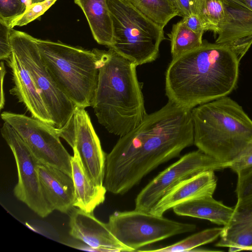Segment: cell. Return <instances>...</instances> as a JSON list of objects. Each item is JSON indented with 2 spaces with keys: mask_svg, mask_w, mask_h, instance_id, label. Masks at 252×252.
<instances>
[{
  "mask_svg": "<svg viewBox=\"0 0 252 252\" xmlns=\"http://www.w3.org/2000/svg\"><path fill=\"white\" fill-rule=\"evenodd\" d=\"M23 139L39 163L58 168L72 177L71 158L53 126L33 117L4 111L1 114Z\"/></svg>",
  "mask_w": 252,
  "mask_h": 252,
  "instance_id": "obj_9",
  "label": "cell"
},
{
  "mask_svg": "<svg viewBox=\"0 0 252 252\" xmlns=\"http://www.w3.org/2000/svg\"><path fill=\"white\" fill-rule=\"evenodd\" d=\"M56 129L59 136L77 151L92 182L96 186H103L106 155L85 108L76 107L69 123Z\"/></svg>",
  "mask_w": 252,
  "mask_h": 252,
  "instance_id": "obj_12",
  "label": "cell"
},
{
  "mask_svg": "<svg viewBox=\"0 0 252 252\" xmlns=\"http://www.w3.org/2000/svg\"><path fill=\"white\" fill-rule=\"evenodd\" d=\"M172 209L178 216L204 219L223 226L228 224L233 212V208L217 201L213 196L191 200Z\"/></svg>",
  "mask_w": 252,
  "mask_h": 252,
  "instance_id": "obj_21",
  "label": "cell"
},
{
  "mask_svg": "<svg viewBox=\"0 0 252 252\" xmlns=\"http://www.w3.org/2000/svg\"><path fill=\"white\" fill-rule=\"evenodd\" d=\"M193 144L218 161L228 164L252 140V120L226 96L191 109Z\"/></svg>",
  "mask_w": 252,
  "mask_h": 252,
  "instance_id": "obj_4",
  "label": "cell"
},
{
  "mask_svg": "<svg viewBox=\"0 0 252 252\" xmlns=\"http://www.w3.org/2000/svg\"><path fill=\"white\" fill-rule=\"evenodd\" d=\"M35 40L43 62L60 89L76 107H92L99 73L94 49Z\"/></svg>",
  "mask_w": 252,
  "mask_h": 252,
  "instance_id": "obj_5",
  "label": "cell"
},
{
  "mask_svg": "<svg viewBox=\"0 0 252 252\" xmlns=\"http://www.w3.org/2000/svg\"><path fill=\"white\" fill-rule=\"evenodd\" d=\"M27 6L24 0H0V20L10 27L12 23L25 12Z\"/></svg>",
  "mask_w": 252,
  "mask_h": 252,
  "instance_id": "obj_27",
  "label": "cell"
},
{
  "mask_svg": "<svg viewBox=\"0 0 252 252\" xmlns=\"http://www.w3.org/2000/svg\"><path fill=\"white\" fill-rule=\"evenodd\" d=\"M0 84H1V91H0V109H3L5 104V97L4 93L3 88V83L4 81V78L6 74V70L4 65L3 61H1L0 63Z\"/></svg>",
  "mask_w": 252,
  "mask_h": 252,
  "instance_id": "obj_33",
  "label": "cell"
},
{
  "mask_svg": "<svg viewBox=\"0 0 252 252\" xmlns=\"http://www.w3.org/2000/svg\"><path fill=\"white\" fill-rule=\"evenodd\" d=\"M113 26L111 48L136 66L155 61L164 39L163 28L147 18L127 0H107Z\"/></svg>",
  "mask_w": 252,
  "mask_h": 252,
  "instance_id": "obj_6",
  "label": "cell"
},
{
  "mask_svg": "<svg viewBox=\"0 0 252 252\" xmlns=\"http://www.w3.org/2000/svg\"><path fill=\"white\" fill-rule=\"evenodd\" d=\"M232 0V1L237 2H238V3H241V1L240 0Z\"/></svg>",
  "mask_w": 252,
  "mask_h": 252,
  "instance_id": "obj_37",
  "label": "cell"
},
{
  "mask_svg": "<svg viewBox=\"0 0 252 252\" xmlns=\"http://www.w3.org/2000/svg\"><path fill=\"white\" fill-rule=\"evenodd\" d=\"M240 62L228 47L203 41L172 60L165 73L168 101L192 109L228 96L237 86Z\"/></svg>",
  "mask_w": 252,
  "mask_h": 252,
  "instance_id": "obj_2",
  "label": "cell"
},
{
  "mask_svg": "<svg viewBox=\"0 0 252 252\" xmlns=\"http://www.w3.org/2000/svg\"><path fill=\"white\" fill-rule=\"evenodd\" d=\"M168 36L172 59L198 47L203 43V35L193 32L180 21L173 25Z\"/></svg>",
  "mask_w": 252,
  "mask_h": 252,
  "instance_id": "obj_24",
  "label": "cell"
},
{
  "mask_svg": "<svg viewBox=\"0 0 252 252\" xmlns=\"http://www.w3.org/2000/svg\"><path fill=\"white\" fill-rule=\"evenodd\" d=\"M244 251H252V246L246 248Z\"/></svg>",
  "mask_w": 252,
  "mask_h": 252,
  "instance_id": "obj_36",
  "label": "cell"
},
{
  "mask_svg": "<svg viewBox=\"0 0 252 252\" xmlns=\"http://www.w3.org/2000/svg\"><path fill=\"white\" fill-rule=\"evenodd\" d=\"M57 0H46L28 4L25 12L12 23L10 28L23 26L34 21L43 15Z\"/></svg>",
  "mask_w": 252,
  "mask_h": 252,
  "instance_id": "obj_26",
  "label": "cell"
},
{
  "mask_svg": "<svg viewBox=\"0 0 252 252\" xmlns=\"http://www.w3.org/2000/svg\"><path fill=\"white\" fill-rule=\"evenodd\" d=\"M223 227L216 246L228 247L231 252L252 246V196L238 198L230 221Z\"/></svg>",
  "mask_w": 252,
  "mask_h": 252,
  "instance_id": "obj_18",
  "label": "cell"
},
{
  "mask_svg": "<svg viewBox=\"0 0 252 252\" xmlns=\"http://www.w3.org/2000/svg\"><path fill=\"white\" fill-rule=\"evenodd\" d=\"M223 227H215L194 233L173 244L154 250H140L138 251L160 252H192L201 246L212 242L221 234Z\"/></svg>",
  "mask_w": 252,
  "mask_h": 252,
  "instance_id": "obj_25",
  "label": "cell"
},
{
  "mask_svg": "<svg viewBox=\"0 0 252 252\" xmlns=\"http://www.w3.org/2000/svg\"><path fill=\"white\" fill-rule=\"evenodd\" d=\"M214 171L207 170L189 177L169 190L152 208L150 213L163 216V214L183 203L213 196L217 180Z\"/></svg>",
  "mask_w": 252,
  "mask_h": 252,
  "instance_id": "obj_15",
  "label": "cell"
},
{
  "mask_svg": "<svg viewBox=\"0 0 252 252\" xmlns=\"http://www.w3.org/2000/svg\"><path fill=\"white\" fill-rule=\"evenodd\" d=\"M228 168L199 150L184 155L160 172L138 194L135 199L137 211L150 213L154 206L171 189L200 172Z\"/></svg>",
  "mask_w": 252,
  "mask_h": 252,
  "instance_id": "obj_10",
  "label": "cell"
},
{
  "mask_svg": "<svg viewBox=\"0 0 252 252\" xmlns=\"http://www.w3.org/2000/svg\"><path fill=\"white\" fill-rule=\"evenodd\" d=\"M10 68L14 86L10 90L23 104L32 117L54 126L46 106L31 74L20 59L12 51L6 60Z\"/></svg>",
  "mask_w": 252,
  "mask_h": 252,
  "instance_id": "obj_16",
  "label": "cell"
},
{
  "mask_svg": "<svg viewBox=\"0 0 252 252\" xmlns=\"http://www.w3.org/2000/svg\"><path fill=\"white\" fill-rule=\"evenodd\" d=\"M193 142L191 109L168 101L121 136L106 155L103 186L113 194H124Z\"/></svg>",
  "mask_w": 252,
  "mask_h": 252,
  "instance_id": "obj_1",
  "label": "cell"
},
{
  "mask_svg": "<svg viewBox=\"0 0 252 252\" xmlns=\"http://www.w3.org/2000/svg\"><path fill=\"white\" fill-rule=\"evenodd\" d=\"M94 50L99 73L92 107L98 123L121 137L147 115L137 66L112 48Z\"/></svg>",
  "mask_w": 252,
  "mask_h": 252,
  "instance_id": "obj_3",
  "label": "cell"
},
{
  "mask_svg": "<svg viewBox=\"0 0 252 252\" xmlns=\"http://www.w3.org/2000/svg\"><path fill=\"white\" fill-rule=\"evenodd\" d=\"M71 158L72 178L74 183L75 199L73 206L88 213L105 200L106 189L104 186L95 185L87 175L77 151L73 149Z\"/></svg>",
  "mask_w": 252,
  "mask_h": 252,
  "instance_id": "obj_19",
  "label": "cell"
},
{
  "mask_svg": "<svg viewBox=\"0 0 252 252\" xmlns=\"http://www.w3.org/2000/svg\"><path fill=\"white\" fill-rule=\"evenodd\" d=\"M83 11L94 40L111 48L113 26L107 0H74Z\"/></svg>",
  "mask_w": 252,
  "mask_h": 252,
  "instance_id": "obj_20",
  "label": "cell"
},
{
  "mask_svg": "<svg viewBox=\"0 0 252 252\" xmlns=\"http://www.w3.org/2000/svg\"><path fill=\"white\" fill-rule=\"evenodd\" d=\"M141 14L162 28L179 16L173 0H127Z\"/></svg>",
  "mask_w": 252,
  "mask_h": 252,
  "instance_id": "obj_22",
  "label": "cell"
},
{
  "mask_svg": "<svg viewBox=\"0 0 252 252\" xmlns=\"http://www.w3.org/2000/svg\"><path fill=\"white\" fill-rule=\"evenodd\" d=\"M179 16L186 17L193 14L194 0H173Z\"/></svg>",
  "mask_w": 252,
  "mask_h": 252,
  "instance_id": "obj_32",
  "label": "cell"
},
{
  "mask_svg": "<svg viewBox=\"0 0 252 252\" xmlns=\"http://www.w3.org/2000/svg\"><path fill=\"white\" fill-rule=\"evenodd\" d=\"M11 28L0 20V59L7 60L11 55L12 49L10 42Z\"/></svg>",
  "mask_w": 252,
  "mask_h": 252,
  "instance_id": "obj_30",
  "label": "cell"
},
{
  "mask_svg": "<svg viewBox=\"0 0 252 252\" xmlns=\"http://www.w3.org/2000/svg\"><path fill=\"white\" fill-rule=\"evenodd\" d=\"M223 1L225 16L215 43L228 47L240 61L252 45V10L243 3Z\"/></svg>",
  "mask_w": 252,
  "mask_h": 252,
  "instance_id": "obj_13",
  "label": "cell"
},
{
  "mask_svg": "<svg viewBox=\"0 0 252 252\" xmlns=\"http://www.w3.org/2000/svg\"><path fill=\"white\" fill-rule=\"evenodd\" d=\"M252 167V140L242 152L229 164L230 168L237 174Z\"/></svg>",
  "mask_w": 252,
  "mask_h": 252,
  "instance_id": "obj_28",
  "label": "cell"
},
{
  "mask_svg": "<svg viewBox=\"0 0 252 252\" xmlns=\"http://www.w3.org/2000/svg\"><path fill=\"white\" fill-rule=\"evenodd\" d=\"M193 13L200 18L206 31L217 34L225 16L223 0H194Z\"/></svg>",
  "mask_w": 252,
  "mask_h": 252,
  "instance_id": "obj_23",
  "label": "cell"
},
{
  "mask_svg": "<svg viewBox=\"0 0 252 252\" xmlns=\"http://www.w3.org/2000/svg\"><path fill=\"white\" fill-rule=\"evenodd\" d=\"M180 21L186 27L200 35H203L204 32H206L202 21L195 13L183 17Z\"/></svg>",
  "mask_w": 252,
  "mask_h": 252,
  "instance_id": "obj_31",
  "label": "cell"
},
{
  "mask_svg": "<svg viewBox=\"0 0 252 252\" xmlns=\"http://www.w3.org/2000/svg\"><path fill=\"white\" fill-rule=\"evenodd\" d=\"M0 131L16 163L18 182L13 189L15 196L40 217H47L53 211L43 194L37 170L39 161L10 125L4 122Z\"/></svg>",
  "mask_w": 252,
  "mask_h": 252,
  "instance_id": "obj_11",
  "label": "cell"
},
{
  "mask_svg": "<svg viewBox=\"0 0 252 252\" xmlns=\"http://www.w3.org/2000/svg\"><path fill=\"white\" fill-rule=\"evenodd\" d=\"M248 7L252 10V0H240Z\"/></svg>",
  "mask_w": 252,
  "mask_h": 252,
  "instance_id": "obj_34",
  "label": "cell"
},
{
  "mask_svg": "<svg viewBox=\"0 0 252 252\" xmlns=\"http://www.w3.org/2000/svg\"><path fill=\"white\" fill-rule=\"evenodd\" d=\"M35 38L26 32L11 29L12 51L33 79L50 115L54 127L60 129L70 121L76 106L52 77L42 59Z\"/></svg>",
  "mask_w": 252,
  "mask_h": 252,
  "instance_id": "obj_7",
  "label": "cell"
},
{
  "mask_svg": "<svg viewBox=\"0 0 252 252\" xmlns=\"http://www.w3.org/2000/svg\"><path fill=\"white\" fill-rule=\"evenodd\" d=\"M38 173L44 197L53 211L67 213L73 207L74 186L72 177L55 167L39 163Z\"/></svg>",
  "mask_w": 252,
  "mask_h": 252,
  "instance_id": "obj_17",
  "label": "cell"
},
{
  "mask_svg": "<svg viewBox=\"0 0 252 252\" xmlns=\"http://www.w3.org/2000/svg\"><path fill=\"white\" fill-rule=\"evenodd\" d=\"M69 227V234L89 246L91 251L131 252L114 236L107 223L98 220L93 213L73 210L70 216Z\"/></svg>",
  "mask_w": 252,
  "mask_h": 252,
  "instance_id": "obj_14",
  "label": "cell"
},
{
  "mask_svg": "<svg viewBox=\"0 0 252 252\" xmlns=\"http://www.w3.org/2000/svg\"><path fill=\"white\" fill-rule=\"evenodd\" d=\"M106 223L114 236L131 252L174 235L193 231L196 228L194 224L135 209L116 211L109 216Z\"/></svg>",
  "mask_w": 252,
  "mask_h": 252,
  "instance_id": "obj_8",
  "label": "cell"
},
{
  "mask_svg": "<svg viewBox=\"0 0 252 252\" xmlns=\"http://www.w3.org/2000/svg\"><path fill=\"white\" fill-rule=\"evenodd\" d=\"M29 0L30 1L31 3H34L42 2L46 0Z\"/></svg>",
  "mask_w": 252,
  "mask_h": 252,
  "instance_id": "obj_35",
  "label": "cell"
},
{
  "mask_svg": "<svg viewBox=\"0 0 252 252\" xmlns=\"http://www.w3.org/2000/svg\"><path fill=\"white\" fill-rule=\"evenodd\" d=\"M237 175L236 188L237 198L252 196V167L239 173Z\"/></svg>",
  "mask_w": 252,
  "mask_h": 252,
  "instance_id": "obj_29",
  "label": "cell"
}]
</instances>
